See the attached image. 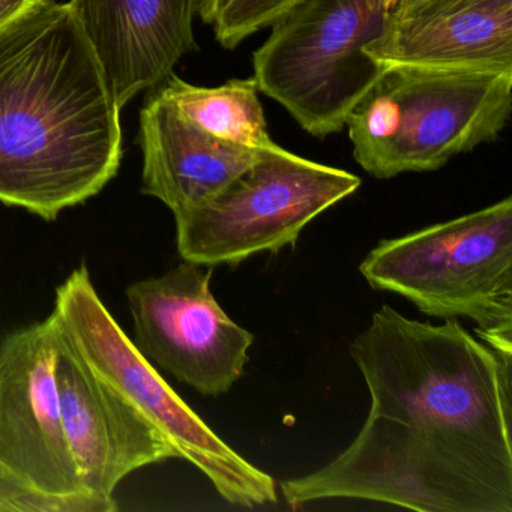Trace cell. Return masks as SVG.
Segmentation results:
<instances>
[{
	"mask_svg": "<svg viewBox=\"0 0 512 512\" xmlns=\"http://www.w3.org/2000/svg\"><path fill=\"white\" fill-rule=\"evenodd\" d=\"M350 355L370 412L331 463L281 482L290 508L359 499L418 512H512V362L457 319L433 325L386 304Z\"/></svg>",
	"mask_w": 512,
	"mask_h": 512,
	"instance_id": "6da1fadb",
	"label": "cell"
},
{
	"mask_svg": "<svg viewBox=\"0 0 512 512\" xmlns=\"http://www.w3.org/2000/svg\"><path fill=\"white\" fill-rule=\"evenodd\" d=\"M121 107L68 4L43 0L0 31V202L47 221L121 166Z\"/></svg>",
	"mask_w": 512,
	"mask_h": 512,
	"instance_id": "7a4b0ae2",
	"label": "cell"
},
{
	"mask_svg": "<svg viewBox=\"0 0 512 512\" xmlns=\"http://www.w3.org/2000/svg\"><path fill=\"white\" fill-rule=\"evenodd\" d=\"M512 110V71L394 65L346 119L356 163L376 179L434 172L496 142Z\"/></svg>",
	"mask_w": 512,
	"mask_h": 512,
	"instance_id": "3957f363",
	"label": "cell"
},
{
	"mask_svg": "<svg viewBox=\"0 0 512 512\" xmlns=\"http://www.w3.org/2000/svg\"><path fill=\"white\" fill-rule=\"evenodd\" d=\"M359 271L427 316L469 319L479 340L512 362V197L386 239Z\"/></svg>",
	"mask_w": 512,
	"mask_h": 512,
	"instance_id": "277c9868",
	"label": "cell"
},
{
	"mask_svg": "<svg viewBox=\"0 0 512 512\" xmlns=\"http://www.w3.org/2000/svg\"><path fill=\"white\" fill-rule=\"evenodd\" d=\"M392 0H296L253 53V79L317 139L346 127L386 68L367 55L391 19Z\"/></svg>",
	"mask_w": 512,
	"mask_h": 512,
	"instance_id": "5b68a950",
	"label": "cell"
},
{
	"mask_svg": "<svg viewBox=\"0 0 512 512\" xmlns=\"http://www.w3.org/2000/svg\"><path fill=\"white\" fill-rule=\"evenodd\" d=\"M53 316L92 371L202 470L224 500L245 508L277 503L275 479L230 448L170 388L113 319L85 266L56 290Z\"/></svg>",
	"mask_w": 512,
	"mask_h": 512,
	"instance_id": "8992f818",
	"label": "cell"
},
{
	"mask_svg": "<svg viewBox=\"0 0 512 512\" xmlns=\"http://www.w3.org/2000/svg\"><path fill=\"white\" fill-rule=\"evenodd\" d=\"M361 187V178L278 145L202 205L175 214L179 256L235 266L295 247L302 230Z\"/></svg>",
	"mask_w": 512,
	"mask_h": 512,
	"instance_id": "52a82bcc",
	"label": "cell"
},
{
	"mask_svg": "<svg viewBox=\"0 0 512 512\" xmlns=\"http://www.w3.org/2000/svg\"><path fill=\"white\" fill-rule=\"evenodd\" d=\"M211 266L179 263L127 289L136 346L154 367L206 397L244 374L254 337L227 316L211 290Z\"/></svg>",
	"mask_w": 512,
	"mask_h": 512,
	"instance_id": "ba28073f",
	"label": "cell"
},
{
	"mask_svg": "<svg viewBox=\"0 0 512 512\" xmlns=\"http://www.w3.org/2000/svg\"><path fill=\"white\" fill-rule=\"evenodd\" d=\"M56 317L0 343V466L43 493H88L71 454L56 385Z\"/></svg>",
	"mask_w": 512,
	"mask_h": 512,
	"instance_id": "9c48e42d",
	"label": "cell"
},
{
	"mask_svg": "<svg viewBox=\"0 0 512 512\" xmlns=\"http://www.w3.org/2000/svg\"><path fill=\"white\" fill-rule=\"evenodd\" d=\"M55 374L65 436L88 493L113 499L134 470L179 457L151 421L92 371L61 325Z\"/></svg>",
	"mask_w": 512,
	"mask_h": 512,
	"instance_id": "30bf717a",
	"label": "cell"
},
{
	"mask_svg": "<svg viewBox=\"0 0 512 512\" xmlns=\"http://www.w3.org/2000/svg\"><path fill=\"white\" fill-rule=\"evenodd\" d=\"M200 0H70L121 110L166 82L197 52L194 19Z\"/></svg>",
	"mask_w": 512,
	"mask_h": 512,
	"instance_id": "8fae6325",
	"label": "cell"
},
{
	"mask_svg": "<svg viewBox=\"0 0 512 512\" xmlns=\"http://www.w3.org/2000/svg\"><path fill=\"white\" fill-rule=\"evenodd\" d=\"M142 191L173 214L202 205L247 170L262 151L215 139L152 89L140 112Z\"/></svg>",
	"mask_w": 512,
	"mask_h": 512,
	"instance_id": "7c38bea8",
	"label": "cell"
},
{
	"mask_svg": "<svg viewBox=\"0 0 512 512\" xmlns=\"http://www.w3.org/2000/svg\"><path fill=\"white\" fill-rule=\"evenodd\" d=\"M367 55L383 68L512 71V0L455 13L391 16Z\"/></svg>",
	"mask_w": 512,
	"mask_h": 512,
	"instance_id": "4fadbf2b",
	"label": "cell"
},
{
	"mask_svg": "<svg viewBox=\"0 0 512 512\" xmlns=\"http://www.w3.org/2000/svg\"><path fill=\"white\" fill-rule=\"evenodd\" d=\"M158 91L182 116L215 139L266 151L278 143L269 136L256 80L232 79L218 88L194 86L175 73Z\"/></svg>",
	"mask_w": 512,
	"mask_h": 512,
	"instance_id": "5bb4252c",
	"label": "cell"
},
{
	"mask_svg": "<svg viewBox=\"0 0 512 512\" xmlns=\"http://www.w3.org/2000/svg\"><path fill=\"white\" fill-rule=\"evenodd\" d=\"M296 0H200L197 16L214 31L226 50H235L251 35L271 28Z\"/></svg>",
	"mask_w": 512,
	"mask_h": 512,
	"instance_id": "9a60e30c",
	"label": "cell"
},
{
	"mask_svg": "<svg viewBox=\"0 0 512 512\" xmlns=\"http://www.w3.org/2000/svg\"><path fill=\"white\" fill-rule=\"evenodd\" d=\"M35 491L0 466V512L31 511Z\"/></svg>",
	"mask_w": 512,
	"mask_h": 512,
	"instance_id": "2e32d148",
	"label": "cell"
},
{
	"mask_svg": "<svg viewBox=\"0 0 512 512\" xmlns=\"http://www.w3.org/2000/svg\"><path fill=\"white\" fill-rule=\"evenodd\" d=\"M497 2H508V0H422L409 10L400 14H391V16H428V14L455 13V11L470 10V8L484 7V5L497 4Z\"/></svg>",
	"mask_w": 512,
	"mask_h": 512,
	"instance_id": "e0dca14e",
	"label": "cell"
},
{
	"mask_svg": "<svg viewBox=\"0 0 512 512\" xmlns=\"http://www.w3.org/2000/svg\"><path fill=\"white\" fill-rule=\"evenodd\" d=\"M43 0H0V31Z\"/></svg>",
	"mask_w": 512,
	"mask_h": 512,
	"instance_id": "ac0fdd59",
	"label": "cell"
},
{
	"mask_svg": "<svg viewBox=\"0 0 512 512\" xmlns=\"http://www.w3.org/2000/svg\"><path fill=\"white\" fill-rule=\"evenodd\" d=\"M419 2H422V0H392L391 14L403 13V11L409 10Z\"/></svg>",
	"mask_w": 512,
	"mask_h": 512,
	"instance_id": "d6986e66",
	"label": "cell"
}]
</instances>
